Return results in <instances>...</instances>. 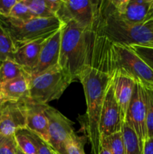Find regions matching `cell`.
<instances>
[{
  "mask_svg": "<svg viewBox=\"0 0 153 154\" xmlns=\"http://www.w3.org/2000/svg\"><path fill=\"white\" fill-rule=\"evenodd\" d=\"M94 38V29L75 21H69L63 26L58 65L73 82L79 81L84 69L92 65Z\"/></svg>",
  "mask_w": 153,
  "mask_h": 154,
  "instance_id": "cell-1",
  "label": "cell"
},
{
  "mask_svg": "<svg viewBox=\"0 0 153 154\" xmlns=\"http://www.w3.org/2000/svg\"><path fill=\"white\" fill-rule=\"evenodd\" d=\"M112 77L100 67L92 64L84 69L79 77L86 103V132L92 153L98 154L100 146L99 122L105 95Z\"/></svg>",
  "mask_w": 153,
  "mask_h": 154,
  "instance_id": "cell-2",
  "label": "cell"
},
{
  "mask_svg": "<svg viewBox=\"0 0 153 154\" xmlns=\"http://www.w3.org/2000/svg\"><path fill=\"white\" fill-rule=\"evenodd\" d=\"M94 32L112 44L146 46L153 42V29L147 24H133L120 19L100 1Z\"/></svg>",
  "mask_w": 153,
  "mask_h": 154,
  "instance_id": "cell-3",
  "label": "cell"
},
{
  "mask_svg": "<svg viewBox=\"0 0 153 154\" xmlns=\"http://www.w3.org/2000/svg\"><path fill=\"white\" fill-rule=\"evenodd\" d=\"M0 23L8 32L15 48L33 41L50 37L64 26L57 17L33 18L28 21H20L0 17Z\"/></svg>",
  "mask_w": 153,
  "mask_h": 154,
  "instance_id": "cell-4",
  "label": "cell"
},
{
  "mask_svg": "<svg viewBox=\"0 0 153 154\" xmlns=\"http://www.w3.org/2000/svg\"><path fill=\"white\" fill-rule=\"evenodd\" d=\"M71 83L73 81L70 75L57 65L30 78L29 101L48 105V102L59 99Z\"/></svg>",
  "mask_w": 153,
  "mask_h": 154,
  "instance_id": "cell-5",
  "label": "cell"
},
{
  "mask_svg": "<svg viewBox=\"0 0 153 154\" xmlns=\"http://www.w3.org/2000/svg\"><path fill=\"white\" fill-rule=\"evenodd\" d=\"M100 1L94 0H62L56 17L64 24L70 20L94 29L98 17Z\"/></svg>",
  "mask_w": 153,
  "mask_h": 154,
  "instance_id": "cell-6",
  "label": "cell"
},
{
  "mask_svg": "<svg viewBox=\"0 0 153 154\" xmlns=\"http://www.w3.org/2000/svg\"><path fill=\"white\" fill-rule=\"evenodd\" d=\"M147 104L145 87L136 83L130 105L126 114L124 122L134 131L139 140L141 150L147 137Z\"/></svg>",
  "mask_w": 153,
  "mask_h": 154,
  "instance_id": "cell-7",
  "label": "cell"
},
{
  "mask_svg": "<svg viewBox=\"0 0 153 154\" xmlns=\"http://www.w3.org/2000/svg\"><path fill=\"white\" fill-rule=\"evenodd\" d=\"M45 112L48 118V139L50 147L58 154H68L66 144L74 132L73 123L56 108L45 105Z\"/></svg>",
  "mask_w": 153,
  "mask_h": 154,
  "instance_id": "cell-8",
  "label": "cell"
},
{
  "mask_svg": "<svg viewBox=\"0 0 153 154\" xmlns=\"http://www.w3.org/2000/svg\"><path fill=\"white\" fill-rule=\"evenodd\" d=\"M104 3L120 19L133 24L148 22L153 10V0H110Z\"/></svg>",
  "mask_w": 153,
  "mask_h": 154,
  "instance_id": "cell-9",
  "label": "cell"
},
{
  "mask_svg": "<svg viewBox=\"0 0 153 154\" xmlns=\"http://www.w3.org/2000/svg\"><path fill=\"white\" fill-rule=\"evenodd\" d=\"M123 123L124 118L114 96L112 78L107 92L105 95L100 112L99 122V132L100 137L121 132Z\"/></svg>",
  "mask_w": 153,
  "mask_h": 154,
  "instance_id": "cell-10",
  "label": "cell"
},
{
  "mask_svg": "<svg viewBox=\"0 0 153 154\" xmlns=\"http://www.w3.org/2000/svg\"><path fill=\"white\" fill-rule=\"evenodd\" d=\"M26 102H4L0 119L1 135L14 136L16 131L26 128Z\"/></svg>",
  "mask_w": 153,
  "mask_h": 154,
  "instance_id": "cell-11",
  "label": "cell"
},
{
  "mask_svg": "<svg viewBox=\"0 0 153 154\" xmlns=\"http://www.w3.org/2000/svg\"><path fill=\"white\" fill-rule=\"evenodd\" d=\"M62 28L57 30L46 39L40 51L37 66L30 74V78L37 76L58 65Z\"/></svg>",
  "mask_w": 153,
  "mask_h": 154,
  "instance_id": "cell-12",
  "label": "cell"
},
{
  "mask_svg": "<svg viewBox=\"0 0 153 154\" xmlns=\"http://www.w3.org/2000/svg\"><path fill=\"white\" fill-rule=\"evenodd\" d=\"M109 74L112 77L114 96L121 109L124 122L136 85V81L130 77L118 72H112Z\"/></svg>",
  "mask_w": 153,
  "mask_h": 154,
  "instance_id": "cell-13",
  "label": "cell"
},
{
  "mask_svg": "<svg viewBox=\"0 0 153 154\" xmlns=\"http://www.w3.org/2000/svg\"><path fill=\"white\" fill-rule=\"evenodd\" d=\"M45 105L34 103L31 101L26 102V128L30 132L37 134L48 142V118L45 112Z\"/></svg>",
  "mask_w": 153,
  "mask_h": 154,
  "instance_id": "cell-14",
  "label": "cell"
},
{
  "mask_svg": "<svg viewBox=\"0 0 153 154\" xmlns=\"http://www.w3.org/2000/svg\"><path fill=\"white\" fill-rule=\"evenodd\" d=\"M47 38H42L25 44L16 48L14 53L13 60L23 67L29 76L33 69L37 66L40 51Z\"/></svg>",
  "mask_w": 153,
  "mask_h": 154,
  "instance_id": "cell-15",
  "label": "cell"
},
{
  "mask_svg": "<svg viewBox=\"0 0 153 154\" xmlns=\"http://www.w3.org/2000/svg\"><path fill=\"white\" fill-rule=\"evenodd\" d=\"M28 76H22L0 84L1 100L4 102H26L29 100Z\"/></svg>",
  "mask_w": 153,
  "mask_h": 154,
  "instance_id": "cell-16",
  "label": "cell"
},
{
  "mask_svg": "<svg viewBox=\"0 0 153 154\" xmlns=\"http://www.w3.org/2000/svg\"><path fill=\"white\" fill-rule=\"evenodd\" d=\"M22 76H29L23 67L13 59H8L0 64V84Z\"/></svg>",
  "mask_w": 153,
  "mask_h": 154,
  "instance_id": "cell-17",
  "label": "cell"
},
{
  "mask_svg": "<svg viewBox=\"0 0 153 154\" xmlns=\"http://www.w3.org/2000/svg\"><path fill=\"white\" fill-rule=\"evenodd\" d=\"M125 154H142L140 144L134 131L124 122L122 129Z\"/></svg>",
  "mask_w": 153,
  "mask_h": 154,
  "instance_id": "cell-18",
  "label": "cell"
},
{
  "mask_svg": "<svg viewBox=\"0 0 153 154\" xmlns=\"http://www.w3.org/2000/svg\"><path fill=\"white\" fill-rule=\"evenodd\" d=\"M14 139L17 148L24 154H37V149L29 131L20 129L15 132Z\"/></svg>",
  "mask_w": 153,
  "mask_h": 154,
  "instance_id": "cell-19",
  "label": "cell"
},
{
  "mask_svg": "<svg viewBox=\"0 0 153 154\" xmlns=\"http://www.w3.org/2000/svg\"><path fill=\"white\" fill-rule=\"evenodd\" d=\"M100 145L106 147L111 154H125L122 131L100 137Z\"/></svg>",
  "mask_w": 153,
  "mask_h": 154,
  "instance_id": "cell-20",
  "label": "cell"
},
{
  "mask_svg": "<svg viewBox=\"0 0 153 154\" xmlns=\"http://www.w3.org/2000/svg\"><path fill=\"white\" fill-rule=\"evenodd\" d=\"M15 50L16 48L11 38L0 23V63L8 59H13Z\"/></svg>",
  "mask_w": 153,
  "mask_h": 154,
  "instance_id": "cell-21",
  "label": "cell"
},
{
  "mask_svg": "<svg viewBox=\"0 0 153 154\" xmlns=\"http://www.w3.org/2000/svg\"><path fill=\"white\" fill-rule=\"evenodd\" d=\"M34 18L55 17L56 15L48 6L46 0H24Z\"/></svg>",
  "mask_w": 153,
  "mask_h": 154,
  "instance_id": "cell-22",
  "label": "cell"
},
{
  "mask_svg": "<svg viewBox=\"0 0 153 154\" xmlns=\"http://www.w3.org/2000/svg\"><path fill=\"white\" fill-rule=\"evenodd\" d=\"M9 17L20 21H28L34 18L24 0H17L10 11Z\"/></svg>",
  "mask_w": 153,
  "mask_h": 154,
  "instance_id": "cell-23",
  "label": "cell"
},
{
  "mask_svg": "<svg viewBox=\"0 0 153 154\" xmlns=\"http://www.w3.org/2000/svg\"><path fill=\"white\" fill-rule=\"evenodd\" d=\"M144 87L146 93L147 137L148 138H153V87Z\"/></svg>",
  "mask_w": 153,
  "mask_h": 154,
  "instance_id": "cell-24",
  "label": "cell"
},
{
  "mask_svg": "<svg viewBox=\"0 0 153 154\" xmlns=\"http://www.w3.org/2000/svg\"><path fill=\"white\" fill-rule=\"evenodd\" d=\"M84 144L83 138L78 136L74 132L66 144V152L68 154H86Z\"/></svg>",
  "mask_w": 153,
  "mask_h": 154,
  "instance_id": "cell-25",
  "label": "cell"
},
{
  "mask_svg": "<svg viewBox=\"0 0 153 154\" xmlns=\"http://www.w3.org/2000/svg\"><path fill=\"white\" fill-rule=\"evenodd\" d=\"M128 47L153 70V47L136 45Z\"/></svg>",
  "mask_w": 153,
  "mask_h": 154,
  "instance_id": "cell-26",
  "label": "cell"
},
{
  "mask_svg": "<svg viewBox=\"0 0 153 154\" xmlns=\"http://www.w3.org/2000/svg\"><path fill=\"white\" fill-rule=\"evenodd\" d=\"M17 149L14 136H4L0 134V154H16Z\"/></svg>",
  "mask_w": 153,
  "mask_h": 154,
  "instance_id": "cell-27",
  "label": "cell"
},
{
  "mask_svg": "<svg viewBox=\"0 0 153 154\" xmlns=\"http://www.w3.org/2000/svg\"><path fill=\"white\" fill-rule=\"evenodd\" d=\"M29 132L31 134L33 141H34V144H35L36 149H37V154H52L51 147L43 138H40L39 135L34 133V132H30V131Z\"/></svg>",
  "mask_w": 153,
  "mask_h": 154,
  "instance_id": "cell-28",
  "label": "cell"
},
{
  "mask_svg": "<svg viewBox=\"0 0 153 154\" xmlns=\"http://www.w3.org/2000/svg\"><path fill=\"white\" fill-rule=\"evenodd\" d=\"M17 0H0V17H8Z\"/></svg>",
  "mask_w": 153,
  "mask_h": 154,
  "instance_id": "cell-29",
  "label": "cell"
},
{
  "mask_svg": "<svg viewBox=\"0 0 153 154\" xmlns=\"http://www.w3.org/2000/svg\"><path fill=\"white\" fill-rule=\"evenodd\" d=\"M142 154H153V138H148L144 143Z\"/></svg>",
  "mask_w": 153,
  "mask_h": 154,
  "instance_id": "cell-30",
  "label": "cell"
},
{
  "mask_svg": "<svg viewBox=\"0 0 153 154\" xmlns=\"http://www.w3.org/2000/svg\"><path fill=\"white\" fill-rule=\"evenodd\" d=\"M98 154H111V153L106 147H105L103 145H100V149H99Z\"/></svg>",
  "mask_w": 153,
  "mask_h": 154,
  "instance_id": "cell-31",
  "label": "cell"
},
{
  "mask_svg": "<svg viewBox=\"0 0 153 154\" xmlns=\"http://www.w3.org/2000/svg\"><path fill=\"white\" fill-rule=\"evenodd\" d=\"M146 24H147L150 28H152L153 29V10H152V13L151 18H150V20L148 21V22L146 23Z\"/></svg>",
  "mask_w": 153,
  "mask_h": 154,
  "instance_id": "cell-32",
  "label": "cell"
},
{
  "mask_svg": "<svg viewBox=\"0 0 153 154\" xmlns=\"http://www.w3.org/2000/svg\"><path fill=\"white\" fill-rule=\"evenodd\" d=\"M3 106H4V101L0 100V119H1V116H2V112Z\"/></svg>",
  "mask_w": 153,
  "mask_h": 154,
  "instance_id": "cell-33",
  "label": "cell"
},
{
  "mask_svg": "<svg viewBox=\"0 0 153 154\" xmlns=\"http://www.w3.org/2000/svg\"><path fill=\"white\" fill-rule=\"evenodd\" d=\"M16 154H24V153H22V152H21L20 150H19V149H17V152H16Z\"/></svg>",
  "mask_w": 153,
  "mask_h": 154,
  "instance_id": "cell-34",
  "label": "cell"
},
{
  "mask_svg": "<svg viewBox=\"0 0 153 154\" xmlns=\"http://www.w3.org/2000/svg\"><path fill=\"white\" fill-rule=\"evenodd\" d=\"M147 47H153V42H152V43H150L149 45H146Z\"/></svg>",
  "mask_w": 153,
  "mask_h": 154,
  "instance_id": "cell-35",
  "label": "cell"
},
{
  "mask_svg": "<svg viewBox=\"0 0 153 154\" xmlns=\"http://www.w3.org/2000/svg\"><path fill=\"white\" fill-rule=\"evenodd\" d=\"M51 150H52V154H58V153H56V152L55 151V150H52V148H51Z\"/></svg>",
  "mask_w": 153,
  "mask_h": 154,
  "instance_id": "cell-36",
  "label": "cell"
},
{
  "mask_svg": "<svg viewBox=\"0 0 153 154\" xmlns=\"http://www.w3.org/2000/svg\"><path fill=\"white\" fill-rule=\"evenodd\" d=\"M0 100H1V96H0Z\"/></svg>",
  "mask_w": 153,
  "mask_h": 154,
  "instance_id": "cell-37",
  "label": "cell"
},
{
  "mask_svg": "<svg viewBox=\"0 0 153 154\" xmlns=\"http://www.w3.org/2000/svg\"><path fill=\"white\" fill-rule=\"evenodd\" d=\"M0 64H1V63H0Z\"/></svg>",
  "mask_w": 153,
  "mask_h": 154,
  "instance_id": "cell-38",
  "label": "cell"
},
{
  "mask_svg": "<svg viewBox=\"0 0 153 154\" xmlns=\"http://www.w3.org/2000/svg\"></svg>",
  "mask_w": 153,
  "mask_h": 154,
  "instance_id": "cell-39",
  "label": "cell"
}]
</instances>
